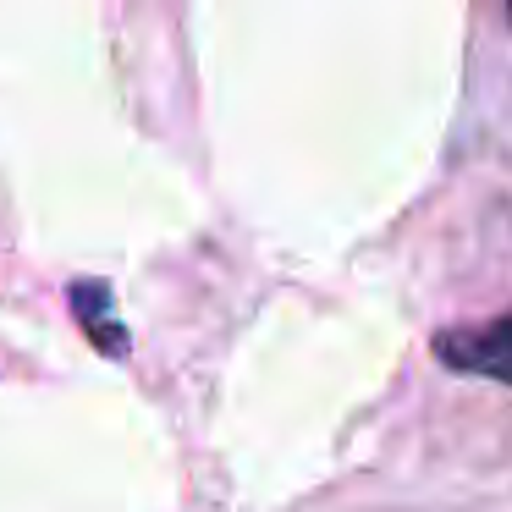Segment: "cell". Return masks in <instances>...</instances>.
I'll return each instance as SVG.
<instances>
[{
	"mask_svg": "<svg viewBox=\"0 0 512 512\" xmlns=\"http://www.w3.org/2000/svg\"><path fill=\"white\" fill-rule=\"evenodd\" d=\"M72 309H78V325L105 358H127V325L116 320V298L105 281H72Z\"/></svg>",
	"mask_w": 512,
	"mask_h": 512,
	"instance_id": "obj_2",
	"label": "cell"
},
{
	"mask_svg": "<svg viewBox=\"0 0 512 512\" xmlns=\"http://www.w3.org/2000/svg\"><path fill=\"white\" fill-rule=\"evenodd\" d=\"M435 358L457 375H485L512 386V314L485 325H463V331H441L435 336Z\"/></svg>",
	"mask_w": 512,
	"mask_h": 512,
	"instance_id": "obj_1",
	"label": "cell"
}]
</instances>
